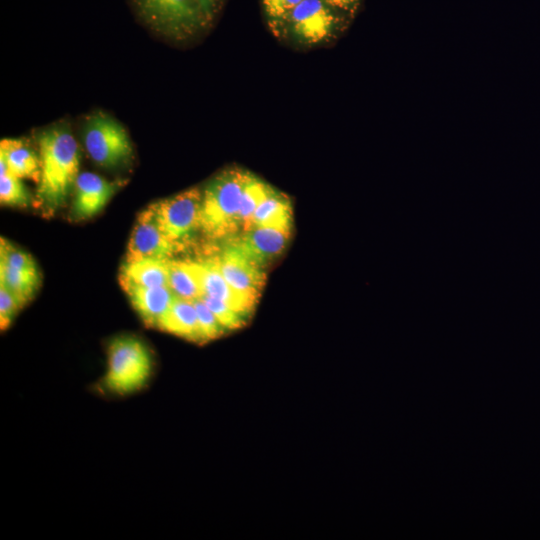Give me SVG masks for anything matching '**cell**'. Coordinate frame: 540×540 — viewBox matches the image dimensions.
<instances>
[{"instance_id":"1","label":"cell","mask_w":540,"mask_h":540,"mask_svg":"<svg viewBox=\"0 0 540 540\" xmlns=\"http://www.w3.org/2000/svg\"><path fill=\"white\" fill-rule=\"evenodd\" d=\"M40 179L37 197L48 211H55L67 200L79 175L80 151L69 123L58 122L37 135Z\"/></svg>"},{"instance_id":"2","label":"cell","mask_w":540,"mask_h":540,"mask_svg":"<svg viewBox=\"0 0 540 540\" xmlns=\"http://www.w3.org/2000/svg\"><path fill=\"white\" fill-rule=\"evenodd\" d=\"M251 173L229 167L215 175L202 191L201 229L212 238L240 233L238 212Z\"/></svg>"},{"instance_id":"3","label":"cell","mask_w":540,"mask_h":540,"mask_svg":"<svg viewBox=\"0 0 540 540\" xmlns=\"http://www.w3.org/2000/svg\"><path fill=\"white\" fill-rule=\"evenodd\" d=\"M141 20L174 42L196 37L209 25L196 0H132Z\"/></svg>"},{"instance_id":"4","label":"cell","mask_w":540,"mask_h":540,"mask_svg":"<svg viewBox=\"0 0 540 540\" xmlns=\"http://www.w3.org/2000/svg\"><path fill=\"white\" fill-rule=\"evenodd\" d=\"M151 370L152 359L146 345L135 337H118L108 347L103 385L117 395L131 394L147 383Z\"/></svg>"},{"instance_id":"5","label":"cell","mask_w":540,"mask_h":540,"mask_svg":"<svg viewBox=\"0 0 540 540\" xmlns=\"http://www.w3.org/2000/svg\"><path fill=\"white\" fill-rule=\"evenodd\" d=\"M81 136L89 157L103 168H120L133 159V145L126 129L104 111H95L84 119Z\"/></svg>"},{"instance_id":"6","label":"cell","mask_w":540,"mask_h":540,"mask_svg":"<svg viewBox=\"0 0 540 540\" xmlns=\"http://www.w3.org/2000/svg\"><path fill=\"white\" fill-rule=\"evenodd\" d=\"M349 18L324 0H302L279 30L283 29L294 43L311 47L335 39Z\"/></svg>"},{"instance_id":"7","label":"cell","mask_w":540,"mask_h":540,"mask_svg":"<svg viewBox=\"0 0 540 540\" xmlns=\"http://www.w3.org/2000/svg\"><path fill=\"white\" fill-rule=\"evenodd\" d=\"M149 206L161 231L180 246L197 229H201L202 191L197 187Z\"/></svg>"},{"instance_id":"8","label":"cell","mask_w":540,"mask_h":540,"mask_svg":"<svg viewBox=\"0 0 540 540\" xmlns=\"http://www.w3.org/2000/svg\"><path fill=\"white\" fill-rule=\"evenodd\" d=\"M212 257L229 285L256 304L266 281L264 269L246 257L229 240L222 250Z\"/></svg>"},{"instance_id":"9","label":"cell","mask_w":540,"mask_h":540,"mask_svg":"<svg viewBox=\"0 0 540 540\" xmlns=\"http://www.w3.org/2000/svg\"><path fill=\"white\" fill-rule=\"evenodd\" d=\"M182 246L171 241L159 228L148 206L134 224L126 252V262L145 258L171 259Z\"/></svg>"},{"instance_id":"10","label":"cell","mask_w":540,"mask_h":540,"mask_svg":"<svg viewBox=\"0 0 540 540\" xmlns=\"http://www.w3.org/2000/svg\"><path fill=\"white\" fill-rule=\"evenodd\" d=\"M289 237V230L254 227L227 240L231 241L251 261L265 269L270 262L282 254Z\"/></svg>"},{"instance_id":"11","label":"cell","mask_w":540,"mask_h":540,"mask_svg":"<svg viewBox=\"0 0 540 540\" xmlns=\"http://www.w3.org/2000/svg\"><path fill=\"white\" fill-rule=\"evenodd\" d=\"M118 188V184L92 173H79L74 185L72 215L75 219L91 218L100 212Z\"/></svg>"},{"instance_id":"12","label":"cell","mask_w":540,"mask_h":540,"mask_svg":"<svg viewBox=\"0 0 540 540\" xmlns=\"http://www.w3.org/2000/svg\"><path fill=\"white\" fill-rule=\"evenodd\" d=\"M200 281L202 296H210L229 305L234 310L248 316L255 304L236 292L223 277L213 257L193 262ZM201 296V297H202Z\"/></svg>"},{"instance_id":"13","label":"cell","mask_w":540,"mask_h":540,"mask_svg":"<svg viewBox=\"0 0 540 540\" xmlns=\"http://www.w3.org/2000/svg\"><path fill=\"white\" fill-rule=\"evenodd\" d=\"M120 283L144 323L157 328L175 298L171 289L168 286L144 287L126 281Z\"/></svg>"},{"instance_id":"14","label":"cell","mask_w":540,"mask_h":540,"mask_svg":"<svg viewBox=\"0 0 540 540\" xmlns=\"http://www.w3.org/2000/svg\"><path fill=\"white\" fill-rule=\"evenodd\" d=\"M0 161L21 179L39 182L40 156L24 139L4 138L0 142Z\"/></svg>"},{"instance_id":"15","label":"cell","mask_w":540,"mask_h":540,"mask_svg":"<svg viewBox=\"0 0 540 540\" xmlns=\"http://www.w3.org/2000/svg\"><path fill=\"white\" fill-rule=\"evenodd\" d=\"M157 328L187 340L202 343L193 301L175 296Z\"/></svg>"},{"instance_id":"16","label":"cell","mask_w":540,"mask_h":540,"mask_svg":"<svg viewBox=\"0 0 540 540\" xmlns=\"http://www.w3.org/2000/svg\"><path fill=\"white\" fill-rule=\"evenodd\" d=\"M291 225V201L285 194L273 188L255 211L249 229L271 227L290 231Z\"/></svg>"},{"instance_id":"17","label":"cell","mask_w":540,"mask_h":540,"mask_svg":"<svg viewBox=\"0 0 540 540\" xmlns=\"http://www.w3.org/2000/svg\"><path fill=\"white\" fill-rule=\"evenodd\" d=\"M169 259L145 258L123 264L120 281L144 287L168 286Z\"/></svg>"},{"instance_id":"18","label":"cell","mask_w":540,"mask_h":540,"mask_svg":"<svg viewBox=\"0 0 540 540\" xmlns=\"http://www.w3.org/2000/svg\"><path fill=\"white\" fill-rule=\"evenodd\" d=\"M168 287L181 299L201 298L202 289L192 261H168Z\"/></svg>"},{"instance_id":"19","label":"cell","mask_w":540,"mask_h":540,"mask_svg":"<svg viewBox=\"0 0 540 540\" xmlns=\"http://www.w3.org/2000/svg\"><path fill=\"white\" fill-rule=\"evenodd\" d=\"M40 283L38 271L16 270L0 264V285L12 292L22 305L35 294Z\"/></svg>"},{"instance_id":"20","label":"cell","mask_w":540,"mask_h":540,"mask_svg":"<svg viewBox=\"0 0 540 540\" xmlns=\"http://www.w3.org/2000/svg\"><path fill=\"white\" fill-rule=\"evenodd\" d=\"M272 187L251 174L244 188L238 212V222L242 231L250 228L252 217L261 202L272 191Z\"/></svg>"},{"instance_id":"21","label":"cell","mask_w":540,"mask_h":540,"mask_svg":"<svg viewBox=\"0 0 540 540\" xmlns=\"http://www.w3.org/2000/svg\"><path fill=\"white\" fill-rule=\"evenodd\" d=\"M31 195L21 178L6 171L0 173V201L3 205L26 207L31 202Z\"/></svg>"},{"instance_id":"22","label":"cell","mask_w":540,"mask_h":540,"mask_svg":"<svg viewBox=\"0 0 540 540\" xmlns=\"http://www.w3.org/2000/svg\"><path fill=\"white\" fill-rule=\"evenodd\" d=\"M0 264L16 270L38 271L32 256L5 238L0 240Z\"/></svg>"},{"instance_id":"23","label":"cell","mask_w":540,"mask_h":540,"mask_svg":"<svg viewBox=\"0 0 540 540\" xmlns=\"http://www.w3.org/2000/svg\"><path fill=\"white\" fill-rule=\"evenodd\" d=\"M201 299L226 330H235L244 326L248 316L210 296L203 295Z\"/></svg>"},{"instance_id":"24","label":"cell","mask_w":540,"mask_h":540,"mask_svg":"<svg viewBox=\"0 0 540 540\" xmlns=\"http://www.w3.org/2000/svg\"><path fill=\"white\" fill-rule=\"evenodd\" d=\"M193 304L197 314L202 343L216 339L224 334L226 329L201 298L194 300Z\"/></svg>"},{"instance_id":"25","label":"cell","mask_w":540,"mask_h":540,"mask_svg":"<svg viewBox=\"0 0 540 540\" xmlns=\"http://www.w3.org/2000/svg\"><path fill=\"white\" fill-rule=\"evenodd\" d=\"M302 0H262L270 25L279 29L289 14Z\"/></svg>"},{"instance_id":"26","label":"cell","mask_w":540,"mask_h":540,"mask_svg":"<svg viewBox=\"0 0 540 540\" xmlns=\"http://www.w3.org/2000/svg\"><path fill=\"white\" fill-rule=\"evenodd\" d=\"M18 298L5 286L0 285V327L5 330L11 324L18 310L22 307Z\"/></svg>"},{"instance_id":"27","label":"cell","mask_w":540,"mask_h":540,"mask_svg":"<svg viewBox=\"0 0 540 540\" xmlns=\"http://www.w3.org/2000/svg\"><path fill=\"white\" fill-rule=\"evenodd\" d=\"M208 25L212 23L219 12L223 0H196Z\"/></svg>"},{"instance_id":"28","label":"cell","mask_w":540,"mask_h":540,"mask_svg":"<svg viewBox=\"0 0 540 540\" xmlns=\"http://www.w3.org/2000/svg\"><path fill=\"white\" fill-rule=\"evenodd\" d=\"M334 9L348 15L353 16L361 4V0H324Z\"/></svg>"}]
</instances>
